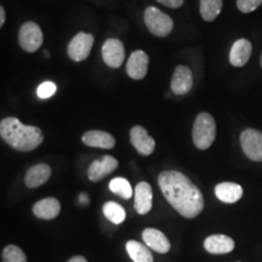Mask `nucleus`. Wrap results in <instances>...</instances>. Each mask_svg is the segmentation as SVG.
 <instances>
[{
	"label": "nucleus",
	"mask_w": 262,
	"mask_h": 262,
	"mask_svg": "<svg viewBox=\"0 0 262 262\" xmlns=\"http://www.w3.org/2000/svg\"><path fill=\"white\" fill-rule=\"evenodd\" d=\"M158 183L166 201L180 215L194 219L201 214L204 208V198L187 176L179 171H163Z\"/></svg>",
	"instance_id": "1"
},
{
	"label": "nucleus",
	"mask_w": 262,
	"mask_h": 262,
	"mask_svg": "<svg viewBox=\"0 0 262 262\" xmlns=\"http://www.w3.org/2000/svg\"><path fill=\"white\" fill-rule=\"evenodd\" d=\"M0 136L19 152H31L44 141L42 131L37 126L25 125L15 117H8L0 122Z\"/></svg>",
	"instance_id": "2"
},
{
	"label": "nucleus",
	"mask_w": 262,
	"mask_h": 262,
	"mask_svg": "<svg viewBox=\"0 0 262 262\" xmlns=\"http://www.w3.org/2000/svg\"><path fill=\"white\" fill-rule=\"evenodd\" d=\"M193 142L198 149H208L216 137V123L211 114L202 112L195 118L192 131Z\"/></svg>",
	"instance_id": "3"
},
{
	"label": "nucleus",
	"mask_w": 262,
	"mask_h": 262,
	"mask_svg": "<svg viewBox=\"0 0 262 262\" xmlns=\"http://www.w3.org/2000/svg\"><path fill=\"white\" fill-rule=\"evenodd\" d=\"M143 18H145L146 27L156 37L164 38L172 32V18L169 15H166L165 12L155 8V6H148L145 10Z\"/></svg>",
	"instance_id": "4"
},
{
	"label": "nucleus",
	"mask_w": 262,
	"mask_h": 262,
	"mask_svg": "<svg viewBox=\"0 0 262 262\" xmlns=\"http://www.w3.org/2000/svg\"><path fill=\"white\" fill-rule=\"evenodd\" d=\"M42 41H44V35L39 25L28 21L21 26L18 32V42L22 50L33 54L41 48Z\"/></svg>",
	"instance_id": "5"
},
{
	"label": "nucleus",
	"mask_w": 262,
	"mask_h": 262,
	"mask_svg": "<svg viewBox=\"0 0 262 262\" xmlns=\"http://www.w3.org/2000/svg\"><path fill=\"white\" fill-rule=\"evenodd\" d=\"M94 45V35L90 33L79 32L72 38L67 48V54L72 61L81 62L89 57Z\"/></svg>",
	"instance_id": "6"
},
{
	"label": "nucleus",
	"mask_w": 262,
	"mask_h": 262,
	"mask_svg": "<svg viewBox=\"0 0 262 262\" xmlns=\"http://www.w3.org/2000/svg\"><path fill=\"white\" fill-rule=\"evenodd\" d=\"M242 149L249 159L262 160V133L255 129H247L241 135Z\"/></svg>",
	"instance_id": "7"
},
{
	"label": "nucleus",
	"mask_w": 262,
	"mask_h": 262,
	"mask_svg": "<svg viewBox=\"0 0 262 262\" xmlns=\"http://www.w3.org/2000/svg\"><path fill=\"white\" fill-rule=\"evenodd\" d=\"M102 58L110 68H119L125 58V49L123 42L116 38L107 39L102 47Z\"/></svg>",
	"instance_id": "8"
},
{
	"label": "nucleus",
	"mask_w": 262,
	"mask_h": 262,
	"mask_svg": "<svg viewBox=\"0 0 262 262\" xmlns=\"http://www.w3.org/2000/svg\"><path fill=\"white\" fill-rule=\"evenodd\" d=\"M130 141L137 152L142 156H150L156 149V141L143 126L136 125L130 130Z\"/></svg>",
	"instance_id": "9"
},
{
	"label": "nucleus",
	"mask_w": 262,
	"mask_h": 262,
	"mask_svg": "<svg viewBox=\"0 0 262 262\" xmlns=\"http://www.w3.org/2000/svg\"><path fill=\"white\" fill-rule=\"evenodd\" d=\"M149 57L145 51L136 50L130 55L126 63V73L131 79L141 80L146 77L148 71Z\"/></svg>",
	"instance_id": "10"
},
{
	"label": "nucleus",
	"mask_w": 262,
	"mask_h": 262,
	"mask_svg": "<svg viewBox=\"0 0 262 262\" xmlns=\"http://www.w3.org/2000/svg\"><path fill=\"white\" fill-rule=\"evenodd\" d=\"M170 86L175 95H186L192 90L193 73L187 66H178L175 68Z\"/></svg>",
	"instance_id": "11"
},
{
	"label": "nucleus",
	"mask_w": 262,
	"mask_h": 262,
	"mask_svg": "<svg viewBox=\"0 0 262 262\" xmlns=\"http://www.w3.org/2000/svg\"><path fill=\"white\" fill-rule=\"evenodd\" d=\"M118 168V160L112 156H104L102 159L95 160L89 166L88 170V176L90 181L98 182L103 178L112 173Z\"/></svg>",
	"instance_id": "12"
},
{
	"label": "nucleus",
	"mask_w": 262,
	"mask_h": 262,
	"mask_svg": "<svg viewBox=\"0 0 262 262\" xmlns=\"http://www.w3.org/2000/svg\"><path fill=\"white\" fill-rule=\"evenodd\" d=\"M81 141L84 142V145L89 147H97V148L103 149H112L116 146V139L110 133L102 130L86 131L81 136Z\"/></svg>",
	"instance_id": "13"
},
{
	"label": "nucleus",
	"mask_w": 262,
	"mask_h": 262,
	"mask_svg": "<svg viewBox=\"0 0 262 262\" xmlns=\"http://www.w3.org/2000/svg\"><path fill=\"white\" fill-rule=\"evenodd\" d=\"M251 52H253L251 42L248 39H238L229 51V62L234 67H243L250 58Z\"/></svg>",
	"instance_id": "14"
},
{
	"label": "nucleus",
	"mask_w": 262,
	"mask_h": 262,
	"mask_svg": "<svg viewBox=\"0 0 262 262\" xmlns=\"http://www.w3.org/2000/svg\"><path fill=\"white\" fill-rule=\"evenodd\" d=\"M142 239L147 247L157 251V253L165 254L170 250L169 239L159 229L146 228L142 233Z\"/></svg>",
	"instance_id": "15"
},
{
	"label": "nucleus",
	"mask_w": 262,
	"mask_h": 262,
	"mask_svg": "<svg viewBox=\"0 0 262 262\" xmlns=\"http://www.w3.org/2000/svg\"><path fill=\"white\" fill-rule=\"evenodd\" d=\"M204 248L210 254H228L234 249V241L225 234H212L205 239Z\"/></svg>",
	"instance_id": "16"
},
{
	"label": "nucleus",
	"mask_w": 262,
	"mask_h": 262,
	"mask_svg": "<svg viewBox=\"0 0 262 262\" xmlns=\"http://www.w3.org/2000/svg\"><path fill=\"white\" fill-rule=\"evenodd\" d=\"M153 192L149 183L140 182L135 188V210L137 214L146 215L152 209Z\"/></svg>",
	"instance_id": "17"
},
{
	"label": "nucleus",
	"mask_w": 262,
	"mask_h": 262,
	"mask_svg": "<svg viewBox=\"0 0 262 262\" xmlns=\"http://www.w3.org/2000/svg\"><path fill=\"white\" fill-rule=\"evenodd\" d=\"M51 168L48 164L40 163L28 169L25 176V183L28 188H37L50 179Z\"/></svg>",
	"instance_id": "18"
},
{
	"label": "nucleus",
	"mask_w": 262,
	"mask_h": 262,
	"mask_svg": "<svg viewBox=\"0 0 262 262\" xmlns=\"http://www.w3.org/2000/svg\"><path fill=\"white\" fill-rule=\"evenodd\" d=\"M61 211V204L56 198H45L33 205V214L42 220H52Z\"/></svg>",
	"instance_id": "19"
},
{
	"label": "nucleus",
	"mask_w": 262,
	"mask_h": 262,
	"mask_svg": "<svg viewBox=\"0 0 262 262\" xmlns=\"http://www.w3.org/2000/svg\"><path fill=\"white\" fill-rule=\"evenodd\" d=\"M215 194L221 202L233 204L243 196V188L234 182H222L216 185Z\"/></svg>",
	"instance_id": "20"
},
{
	"label": "nucleus",
	"mask_w": 262,
	"mask_h": 262,
	"mask_svg": "<svg viewBox=\"0 0 262 262\" xmlns=\"http://www.w3.org/2000/svg\"><path fill=\"white\" fill-rule=\"evenodd\" d=\"M126 251L134 262H153L152 253L147 245L136 241H129L126 243Z\"/></svg>",
	"instance_id": "21"
},
{
	"label": "nucleus",
	"mask_w": 262,
	"mask_h": 262,
	"mask_svg": "<svg viewBox=\"0 0 262 262\" xmlns=\"http://www.w3.org/2000/svg\"><path fill=\"white\" fill-rule=\"evenodd\" d=\"M222 0H199V12L203 19L212 22L221 14Z\"/></svg>",
	"instance_id": "22"
},
{
	"label": "nucleus",
	"mask_w": 262,
	"mask_h": 262,
	"mask_svg": "<svg viewBox=\"0 0 262 262\" xmlns=\"http://www.w3.org/2000/svg\"><path fill=\"white\" fill-rule=\"evenodd\" d=\"M103 214L113 224H122L125 220V209L122 205L118 204L116 202H107L103 205Z\"/></svg>",
	"instance_id": "23"
},
{
	"label": "nucleus",
	"mask_w": 262,
	"mask_h": 262,
	"mask_svg": "<svg viewBox=\"0 0 262 262\" xmlns=\"http://www.w3.org/2000/svg\"><path fill=\"white\" fill-rule=\"evenodd\" d=\"M110 189L124 199H130L133 196V188L129 181L124 178H116L110 182Z\"/></svg>",
	"instance_id": "24"
},
{
	"label": "nucleus",
	"mask_w": 262,
	"mask_h": 262,
	"mask_svg": "<svg viewBox=\"0 0 262 262\" xmlns=\"http://www.w3.org/2000/svg\"><path fill=\"white\" fill-rule=\"evenodd\" d=\"M3 262H27V257L21 248L8 245L3 250Z\"/></svg>",
	"instance_id": "25"
},
{
	"label": "nucleus",
	"mask_w": 262,
	"mask_h": 262,
	"mask_svg": "<svg viewBox=\"0 0 262 262\" xmlns=\"http://www.w3.org/2000/svg\"><path fill=\"white\" fill-rule=\"evenodd\" d=\"M57 86L56 84L52 83V81H44L38 86L37 89V95L39 98H50L52 95L56 94Z\"/></svg>",
	"instance_id": "26"
},
{
	"label": "nucleus",
	"mask_w": 262,
	"mask_h": 262,
	"mask_svg": "<svg viewBox=\"0 0 262 262\" xmlns=\"http://www.w3.org/2000/svg\"><path fill=\"white\" fill-rule=\"evenodd\" d=\"M262 4V0H237V6L239 11L249 14L256 10Z\"/></svg>",
	"instance_id": "27"
},
{
	"label": "nucleus",
	"mask_w": 262,
	"mask_h": 262,
	"mask_svg": "<svg viewBox=\"0 0 262 262\" xmlns=\"http://www.w3.org/2000/svg\"><path fill=\"white\" fill-rule=\"evenodd\" d=\"M157 2L163 4L164 6H168L171 9H179L180 6H182L185 0H157Z\"/></svg>",
	"instance_id": "28"
},
{
	"label": "nucleus",
	"mask_w": 262,
	"mask_h": 262,
	"mask_svg": "<svg viewBox=\"0 0 262 262\" xmlns=\"http://www.w3.org/2000/svg\"><path fill=\"white\" fill-rule=\"evenodd\" d=\"M5 18H6V14H5V10L0 5V28L3 27V25L5 24Z\"/></svg>",
	"instance_id": "29"
},
{
	"label": "nucleus",
	"mask_w": 262,
	"mask_h": 262,
	"mask_svg": "<svg viewBox=\"0 0 262 262\" xmlns=\"http://www.w3.org/2000/svg\"><path fill=\"white\" fill-rule=\"evenodd\" d=\"M68 262H88L86 258L83 257V256H74L68 260Z\"/></svg>",
	"instance_id": "30"
},
{
	"label": "nucleus",
	"mask_w": 262,
	"mask_h": 262,
	"mask_svg": "<svg viewBox=\"0 0 262 262\" xmlns=\"http://www.w3.org/2000/svg\"><path fill=\"white\" fill-rule=\"evenodd\" d=\"M79 202L81 204H88V203H89V198H88V195L85 194V193H81L79 195Z\"/></svg>",
	"instance_id": "31"
},
{
	"label": "nucleus",
	"mask_w": 262,
	"mask_h": 262,
	"mask_svg": "<svg viewBox=\"0 0 262 262\" xmlns=\"http://www.w3.org/2000/svg\"><path fill=\"white\" fill-rule=\"evenodd\" d=\"M261 67H262V56H261Z\"/></svg>",
	"instance_id": "32"
}]
</instances>
